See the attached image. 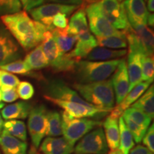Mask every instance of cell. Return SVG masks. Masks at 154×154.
<instances>
[{"label":"cell","mask_w":154,"mask_h":154,"mask_svg":"<svg viewBox=\"0 0 154 154\" xmlns=\"http://www.w3.org/2000/svg\"><path fill=\"white\" fill-rule=\"evenodd\" d=\"M0 20L21 48L27 51L41 44L47 28L34 21L26 11L1 16Z\"/></svg>","instance_id":"cell-1"},{"label":"cell","mask_w":154,"mask_h":154,"mask_svg":"<svg viewBox=\"0 0 154 154\" xmlns=\"http://www.w3.org/2000/svg\"><path fill=\"white\" fill-rule=\"evenodd\" d=\"M47 1L52 2L60 4V5H74L79 6V7H84L86 4L91 3L88 0H47Z\"/></svg>","instance_id":"cell-44"},{"label":"cell","mask_w":154,"mask_h":154,"mask_svg":"<svg viewBox=\"0 0 154 154\" xmlns=\"http://www.w3.org/2000/svg\"><path fill=\"white\" fill-rule=\"evenodd\" d=\"M136 34L143 54L153 56L154 36L153 32L147 25L138 23H128Z\"/></svg>","instance_id":"cell-19"},{"label":"cell","mask_w":154,"mask_h":154,"mask_svg":"<svg viewBox=\"0 0 154 154\" xmlns=\"http://www.w3.org/2000/svg\"><path fill=\"white\" fill-rule=\"evenodd\" d=\"M47 109L44 105L32 108L28 119V130L32 145L37 149L41 144L47 130Z\"/></svg>","instance_id":"cell-8"},{"label":"cell","mask_w":154,"mask_h":154,"mask_svg":"<svg viewBox=\"0 0 154 154\" xmlns=\"http://www.w3.org/2000/svg\"><path fill=\"white\" fill-rule=\"evenodd\" d=\"M130 107L138 109L153 119L154 116V86L151 85Z\"/></svg>","instance_id":"cell-27"},{"label":"cell","mask_w":154,"mask_h":154,"mask_svg":"<svg viewBox=\"0 0 154 154\" xmlns=\"http://www.w3.org/2000/svg\"><path fill=\"white\" fill-rule=\"evenodd\" d=\"M88 1H89L90 2L93 3V2H98V1H99V0H88Z\"/></svg>","instance_id":"cell-52"},{"label":"cell","mask_w":154,"mask_h":154,"mask_svg":"<svg viewBox=\"0 0 154 154\" xmlns=\"http://www.w3.org/2000/svg\"><path fill=\"white\" fill-rule=\"evenodd\" d=\"M151 82H141L128 92L125 99L111 111L109 116L111 118L119 119L124 113V111L129 108L134 102H136L142 96L144 92L151 85Z\"/></svg>","instance_id":"cell-17"},{"label":"cell","mask_w":154,"mask_h":154,"mask_svg":"<svg viewBox=\"0 0 154 154\" xmlns=\"http://www.w3.org/2000/svg\"><path fill=\"white\" fill-rule=\"evenodd\" d=\"M85 12L88 19L90 30L96 36H125L123 31L115 29L103 16L96 2L88 5L85 9Z\"/></svg>","instance_id":"cell-6"},{"label":"cell","mask_w":154,"mask_h":154,"mask_svg":"<svg viewBox=\"0 0 154 154\" xmlns=\"http://www.w3.org/2000/svg\"><path fill=\"white\" fill-rule=\"evenodd\" d=\"M3 133L9 134L18 139L26 141L27 138L26 128L24 121L19 120H8L4 122Z\"/></svg>","instance_id":"cell-30"},{"label":"cell","mask_w":154,"mask_h":154,"mask_svg":"<svg viewBox=\"0 0 154 154\" xmlns=\"http://www.w3.org/2000/svg\"><path fill=\"white\" fill-rule=\"evenodd\" d=\"M143 143L146 146V147L149 150L151 153L154 152V125L151 124V126L148 128L145 135L143 138Z\"/></svg>","instance_id":"cell-40"},{"label":"cell","mask_w":154,"mask_h":154,"mask_svg":"<svg viewBox=\"0 0 154 154\" xmlns=\"http://www.w3.org/2000/svg\"><path fill=\"white\" fill-rule=\"evenodd\" d=\"M108 151L104 132L101 127L86 134L74 148L76 154H106Z\"/></svg>","instance_id":"cell-9"},{"label":"cell","mask_w":154,"mask_h":154,"mask_svg":"<svg viewBox=\"0 0 154 154\" xmlns=\"http://www.w3.org/2000/svg\"><path fill=\"white\" fill-rule=\"evenodd\" d=\"M30 71L40 70L49 66L47 58L44 54L41 44H38L32 51H29L23 61Z\"/></svg>","instance_id":"cell-23"},{"label":"cell","mask_w":154,"mask_h":154,"mask_svg":"<svg viewBox=\"0 0 154 154\" xmlns=\"http://www.w3.org/2000/svg\"><path fill=\"white\" fill-rule=\"evenodd\" d=\"M3 127H4V121H3L2 118L1 114H0V134L2 133Z\"/></svg>","instance_id":"cell-49"},{"label":"cell","mask_w":154,"mask_h":154,"mask_svg":"<svg viewBox=\"0 0 154 154\" xmlns=\"http://www.w3.org/2000/svg\"><path fill=\"white\" fill-rule=\"evenodd\" d=\"M2 101V92H1V90H0V101Z\"/></svg>","instance_id":"cell-53"},{"label":"cell","mask_w":154,"mask_h":154,"mask_svg":"<svg viewBox=\"0 0 154 154\" xmlns=\"http://www.w3.org/2000/svg\"><path fill=\"white\" fill-rule=\"evenodd\" d=\"M67 15L62 13L57 14L53 18L52 20V25L54 28L60 29H64L67 28L69 24L68 18Z\"/></svg>","instance_id":"cell-42"},{"label":"cell","mask_w":154,"mask_h":154,"mask_svg":"<svg viewBox=\"0 0 154 154\" xmlns=\"http://www.w3.org/2000/svg\"><path fill=\"white\" fill-rule=\"evenodd\" d=\"M79 6L64 5L60 4H46L36 7L29 11V13L34 21L44 24L47 29L51 31L54 27L52 25L53 18L57 14L62 13L67 16L80 8Z\"/></svg>","instance_id":"cell-7"},{"label":"cell","mask_w":154,"mask_h":154,"mask_svg":"<svg viewBox=\"0 0 154 154\" xmlns=\"http://www.w3.org/2000/svg\"><path fill=\"white\" fill-rule=\"evenodd\" d=\"M128 23L147 25L150 13L144 0H125L123 2Z\"/></svg>","instance_id":"cell-16"},{"label":"cell","mask_w":154,"mask_h":154,"mask_svg":"<svg viewBox=\"0 0 154 154\" xmlns=\"http://www.w3.org/2000/svg\"><path fill=\"white\" fill-rule=\"evenodd\" d=\"M17 91L19 97L22 100H29L34 94V88L30 82L23 81L20 82L17 86Z\"/></svg>","instance_id":"cell-39"},{"label":"cell","mask_w":154,"mask_h":154,"mask_svg":"<svg viewBox=\"0 0 154 154\" xmlns=\"http://www.w3.org/2000/svg\"><path fill=\"white\" fill-rule=\"evenodd\" d=\"M88 30L87 17L84 7H80L71 17L67 32L69 34L77 36L82 32Z\"/></svg>","instance_id":"cell-25"},{"label":"cell","mask_w":154,"mask_h":154,"mask_svg":"<svg viewBox=\"0 0 154 154\" xmlns=\"http://www.w3.org/2000/svg\"><path fill=\"white\" fill-rule=\"evenodd\" d=\"M20 82L19 78L11 73L0 69V90L16 88Z\"/></svg>","instance_id":"cell-38"},{"label":"cell","mask_w":154,"mask_h":154,"mask_svg":"<svg viewBox=\"0 0 154 154\" xmlns=\"http://www.w3.org/2000/svg\"><path fill=\"white\" fill-rule=\"evenodd\" d=\"M2 100L7 103H11L19 99L16 88H9L1 89Z\"/></svg>","instance_id":"cell-41"},{"label":"cell","mask_w":154,"mask_h":154,"mask_svg":"<svg viewBox=\"0 0 154 154\" xmlns=\"http://www.w3.org/2000/svg\"><path fill=\"white\" fill-rule=\"evenodd\" d=\"M123 114L128 116V118L138 124V126L144 128L145 130H147L148 128L151 125V122L152 119L149 117V116L146 115L138 109H134V108L129 107L124 111ZM122 114V115H123Z\"/></svg>","instance_id":"cell-33"},{"label":"cell","mask_w":154,"mask_h":154,"mask_svg":"<svg viewBox=\"0 0 154 154\" xmlns=\"http://www.w3.org/2000/svg\"><path fill=\"white\" fill-rule=\"evenodd\" d=\"M32 106L26 101H18L8 105L2 110V116L5 120L25 119L29 114Z\"/></svg>","instance_id":"cell-22"},{"label":"cell","mask_w":154,"mask_h":154,"mask_svg":"<svg viewBox=\"0 0 154 154\" xmlns=\"http://www.w3.org/2000/svg\"><path fill=\"white\" fill-rule=\"evenodd\" d=\"M42 50L47 58L49 66L55 72H74L78 61L67 53H63L54 39L51 31H47L41 43Z\"/></svg>","instance_id":"cell-4"},{"label":"cell","mask_w":154,"mask_h":154,"mask_svg":"<svg viewBox=\"0 0 154 154\" xmlns=\"http://www.w3.org/2000/svg\"><path fill=\"white\" fill-rule=\"evenodd\" d=\"M73 87L83 99L94 106L109 111L114 107L115 96L111 79L88 84L78 83Z\"/></svg>","instance_id":"cell-2"},{"label":"cell","mask_w":154,"mask_h":154,"mask_svg":"<svg viewBox=\"0 0 154 154\" xmlns=\"http://www.w3.org/2000/svg\"><path fill=\"white\" fill-rule=\"evenodd\" d=\"M126 49H111L104 47H96L88 54L86 59L88 61H109L117 59L126 54Z\"/></svg>","instance_id":"cell-26"},{"label":"cell","mask_w":154,"mask_h":154,"mask_svg":"<svg viewBox=\"0 0 154 154\" xmlns=\"http://www.w3.org/2000/svg\"><path fill=\"white\" fill-rule=\"evenodd\" d=\"M111 80L112 82L116 101L118 105L125 99L128 93L129 88L127 65L124 59H121Z\"/></svg>","instance_id":"cell-14"},{"label":"cell","mask_w":154,"mask_h":154,"mask_svg":"<svg viewBox=\"0 0 154 154\" xmlns=\"http://www.w3.org/2000/svg\"><path fill=\"white\" fill-rule=\"evenodd\" d=\"M118 1H119V2H123V1H124V0H118Z\"/></svg>","instance_id":"cell-54"},{"label":"cell","mask_w":154,"mask_h":154,"mask_svg":"<svg viewBox=\"0 0 154 154\" xmlns=\"http://www.w3.org/2000/svg\"><path fill=\"white\" fill-rule=\"evenodd\" d=\"M39 150L44 154H72L74 148L63 137H47Z\"/></svg>","instance_id":"cell-20"},{"label":"cell","mask_w":154,"mask_h":154,"mask_svg":"<svg viewBox=\"0 0 154 154\" xmlns=\"http://www.w3.org/2000/svg\"><path fill=\"white\" fill-rule=\"evenodd\" d=\"M44 99L54 104L63 109V111L69 113L72 117L76 119L89 118V117H103L111 112V111L105 110L97 108L94 106H86L82 103L71 102L62 100L55 99L49 96L44 95Z\"/></svg>","instance_id":"cell-11"},{"label":"cell","mask_w":154,"mask_h":154,"mask_svg":"<svg viewBox=\"0 0 154 154\" xmlns=\"http://www.w3.org/2000/svg\"><path fill=\"white\" fill-rule=\"evenodd\" d=\"M128 154H153L149 151L146 146H141V145H138L136 147L133 148L131 150L129 153Z\"/></svg>","instance_id":"cell-45"},{"label":"cell","mask_w":154,"mask_h":154,"mask_svg":"<svg viewBox=\"0 0 154 154\" xmlns=\"http://www.w3.org/2000/svg\"><path fill=\"white\" fill-rule=\"evenodd\" d=\"M0 69H2L11 74H17L22 76H31L32 74V71L29 70L24 61L21 59L1 66Z\"/></svg>","instance_id":"cell-35"},{"label":"cell","mask_w":154,"mask_h":154,"mask_svg":"<svg viewBox=\"0 0 154 154\" xmlns=\"http://www.w3.org/2000/svg\"><path fill=\"white\" fill-rule=\"evenodd\" d=\"M121 116H122L123 119H124L126 127L129 130L131 134L135 143H139L140 142H141L144 135H145L147 130H145L142 127L138 126V124H136V123L134 122L131 119H130L126 116L123 114Z\"/></svg>","instance_id":"cell-36"},{"label":"cell","mask_w":154,"mask_h":154,"mask_svg":"<svg viewBox=\"0 0 154 154\" xmlns=\"http://www.w3.org/2000/svg\"><path fill=\"white\" fill-rule=\"evenodd\" d=\"M119 147L122 154H128L131 150L134 147L135 142L129 130L125 124L122 116L119 119Z\"/></svg>","instance_id":"cell-29"},{"label":"cell","mask_w":154,"mask_h":154,"mask_svg":"<svg viewBox=\"0 0 154 154\" xmlns=\"http://www.w3.org/2000/svg\"><path fill=\"white\" fill-rule=\"evenodd\" d=\"M147 25H149L150 26H153L154 25V15L153 13L151 14L150 13L149 16L148 17V20H147Z\"/></svg>","instance_id":"cell-47"},{"label":"cell","mask_w":154,"mask_h":154,"mask_svg":"<svg viewBox=\"0 0 154 154\" xmlns=\"http://www.w3.org/2000/svg\"><path fill=\"white\" fill-rule=\"evenodd\" d=\"M97 47L96 37L88 30L77 35V41L74 49L67 54L70 57L79 61L87 57L88 54Z\"/></svg>","instance_id":"cell-15"},{"label":"cell","mask_w":154,"mask_h":154,"mask_svg":"<svg viewBox=\"0 0 154 154\" xmlns=\"http://www.w3.org/2000/svg\"><path fill=\"white\" fill-rule=\"evenodd\" d=\"M108 154H122V153H121L120 150H119V149H117L115 150H111Z\"/></svg>","instance_id":"cell-48"},{"label":"cell","mask_w":154,"mask_h":154,"mask_svg":"<svg viewBox=\"0 0 154 154\" xmlns=\"http://www.w3.org/2000/svg\"><path fill=\"white\" fill-rule=\"evenodd\" d=\"M98 46L107 49H126L128 44L126 36H107V37H99L96 36Z\"/></svg>","instance_id":"cell-32"},{"label":"cell","mask_w":154,"mask_h":154,"mask_svg":"<svg viewBox=\"0 0 154 154\" xmlns=\"http://www.w3.org/2000/svg\"><path fill=\"white\" fill-rule=\"evenodd\" d=\"M45 94L55 99L62 101L76 102L86 106L91 104L86 102L81 97V96L74 89H72L66 84V83L60 79H52L48 82L44 87Z\"/></svg>","instance_id":"cell-13"},{"label":"cell","mask_w":154,"mask_h":154,"mask_svg":"<svg viewBox=\"0 0 154 154\" xmlns=\"http://www.w3.org/2000/svg\"><path fill=\"white\" fill-rule=\"evenodd\" d=\"M22 5L19 0H0V15L12 14L22 11Z\"/></svg>","instance_id":"cell-37"},{"label":"cell","mask_w":154,"mask_h":154,"mask_svg":"<svg viewBox=\"0 0 154 154\" xmlns=\"http://www.w3.org/2000/svg\"><path fill=\"white\" fill-rule=\"evenodd\" d=\"M96 2L103 16L117 30H124L129 26L123 3L118 0H99Z\"/></svg>","instance_id":"cell-10"},{"label":"cell","mask_w":154,"mask_h":154,"mask_svg":"<svg viewBox=\"0 0 154 154\" xmlns=\"http://www.w3.org/2000/svg\"><path fill=\"white\" fill-rule=\"evenodd\" d=\"M147 10L149 13L153 12L154 11V0H148L147 2Z\"/></svg>","instance_id":"cell-46"},{"label":"cell","mask_w":154,"mask_h":154,"mask_svg":"<svg viewBox=\"0 0 154 154\" xmlns=\"http://www.w3.org/2000/svg\"><path fill=\"white\" fill-rule=\"evenodd\" d=\"M0 148L4 154H27L26 142L3 132L0 134Z\"/></svg>","instance_id":"cell-21"},{"label":"cell","mask_w":154,"mask_h":154,"mask_svg":"<svg viewBox=\"0 0 154 154\" xmlns=\"http://www.w3.org/2000/svg\"><path fill=\"white\" fill-rule=\"evenodd\" d=\"M101 121L87 118L76 119L63 111L61 114V128L63 138L74 146L80 138L101 126Z\"/></svg>","instance_id":"cell-5"},{"label":"cell","mask_w":154,"mask_h":154,"mask_svg":"<svg viewBox=\"0 0 154 154\" xmlns=\"http://www.w3.org/2000/svg\"><path fill=\"white\" fill-rule=\"evenodd\" d=\"M154 78L153 56H143L142 57L141 82L152 83Z\"/></svg>","instance_id":"cell-34"},{"label":"cell","mask_w":154,"mask_h":154,"mask_svg":"<svg viewBox=\"0 0 154 154\" xmlns=\"http://www.w3.org/2000/svg\"><path fill=\"white\" fill-rule=\"evenodd\" d=\"M53 38L63 53H68L72 51L77 41V36L68 33L67 28L64 29L54 28L51 31Z\"/></svg>","instance_id":"cell-28"},{"label":"cell","mask_w":154,"mask_h":154,"mask_svg":"<svg viewBox=\"0 0 154 154\" xmlns=\"http://www.w3.org/2000/svg\"><path fill=\"white\" fill-rule=\"evenodd\" d=\"M119 119L111 118L109 116L104 122L103 126L104 128L106 140L108 147L111 150H115L119 147Z\"/></svg>","instance_id":"cell-24"},{"label":"cell","mask_w":154,"mask_h":154,"mask_svg":"<svg viewBox=\"0 0 154 154\" xmlns=\"http://www.w3.org/2000/svg\"><path fill=\"white\" fill-rule=\"evenodd\" d=\"M120 61H79L76 63L74 72L80 84L102 82L107 80L114 73Z\"/></svg>","instance_id":"cell-3"},{"label":"cell","mask_w":154,"mask_h":154,"mask_svg":"<svg viewBox=\"0 0 154 154\" xmlns=\"http://www.w3.org/2000/svg\"><path fill=\"white\" fill-rule=\"evenodd\" d=\"M47 130L46 136L48 137H57L62 135L61 116L58 111H47Z\"/></svg>","instance_id":"cell-31"},{"label":"cell","mask_w":154,"mask_h":154,"mask_svg":"<svg viewBox=\"0 0 154 154\" xmlns=\"http://www.w3.org/2000/svg\"><path fill=\"white\" fill-rule=\"evenodd\" d=\"M144 56L138 50L128 49V79H129V88L128 92L132 88L141 82V68L142 57Z\"/></svg>","instance_id":"cell-18"},{"label":"cell","mask_w":154,"mask_h":154,"mask_svg":"<svg viewBox=\"0 0 154 154\" xmlns=\"http://www.w3.org/2000/svg\"><path fill=\"white\" fill-rule=\"evenodd\" d=\"M29 154H38V153H36V149H34V148L33 147L32 149H31L30 151H29Z\"/></svg>","instance_id":"cell-50"},{"label":"cell","mask_w":154,"mask_h":154,"mask_svg":"<svg viewBox=\"0 0 154 154\" xmlns=\"http://www.w3.org/2000/svg\"><path fill=\"white\" fill-rule=\"evenodd\" d=\"M4 106H5V104H4L3 103H0V110H1Z\"/></svg>","instance_id":"cell-51"},{"label":"cell","mask_w":154,"mask_h":154,"mask_svg":"<svg viewBox=\"0 0 154 154\" xmlns=\"http://www.w3.org/2000/svg\"><path fill=\"white\" fill-rule=\"evenodd\" d=\"M19 1L22 4L24 11H29L38 6L42 5L47 0H19Z\"/></svg>","instance_id":"cell-43"},{"label":"cell","mask_w":154,"mask_h":154,"mask_svg":"<svg viewBox=\"0 0 154 154\" xmlns=\"http://www.w3.org/2000/svg\"><path fill=\"white\" fill-rule=\"evenodd\" d=\"M23 51L0 20V66L19 60Z\"/></svg>","instance_id":"cell-12"},{"label":"cell","mask_w":154,"mask_h":154,"mask_svg":"<svg viewBox=\"0 0 154 154\" xmlns=\"http://www.w3.org/2000/svg\"><path fill=\"white\" fill-rule=\"evenodd\" d=\"M0 154H2V153H1V151H0Z\"/></svg>","instance_id":"cell-55"}]
</instances>
